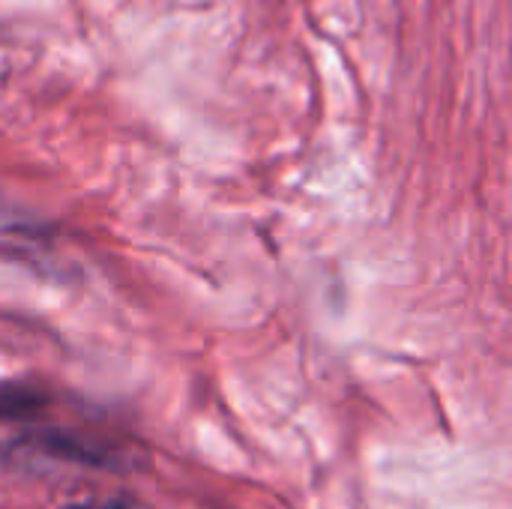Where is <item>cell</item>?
<instances>
[{
	"instance_id": "obj_1",
	"label": "cell",
	"mask_w": 512,
	"mask_h": 509,
	"mask_svg": "<svg viewBox=\"0 0 512 509\" xmlns=\"http://www.w3.org/2000/svg\"><path fill=\"white\" fill-rule=\"evenodd\" d=\"M48 234H51L48 225L36 222L30 213L18 210L12 201H6L0 195V243L3 246H12L15 255H18V249L33 252L36 246H45Z\"/></svg>"
},
{
	"instance_id": "obj_2",
	"label": "cell",
	"mask_w": 512,
	"mask_h": 509,
	"mask_svg": "<svg viewBox=\"0 0 512 509\" xmlns=\"http://www.w3.org/2000/svg\"><path fill=\"white\" fill-rule=\"evenodd\" d=\"M45 405V393L30 384H0V420L30 417Z\"/></svg>"
},
{
	"instance_id": "obj_3",
	"label": "cell",
	"mask_w": 512,
	"mask_h": 509,
	"mask_svg": "<svg viewBox=\"0 0 512 509\" xmlns=\"http://www.w3.org/2000/svg\"><path fill=\"white\" fill-rule=\"evenodd\" d=\"M66 509H129L126 501H105V504H75V507Z\"/></svg>"
}]
</instances>
